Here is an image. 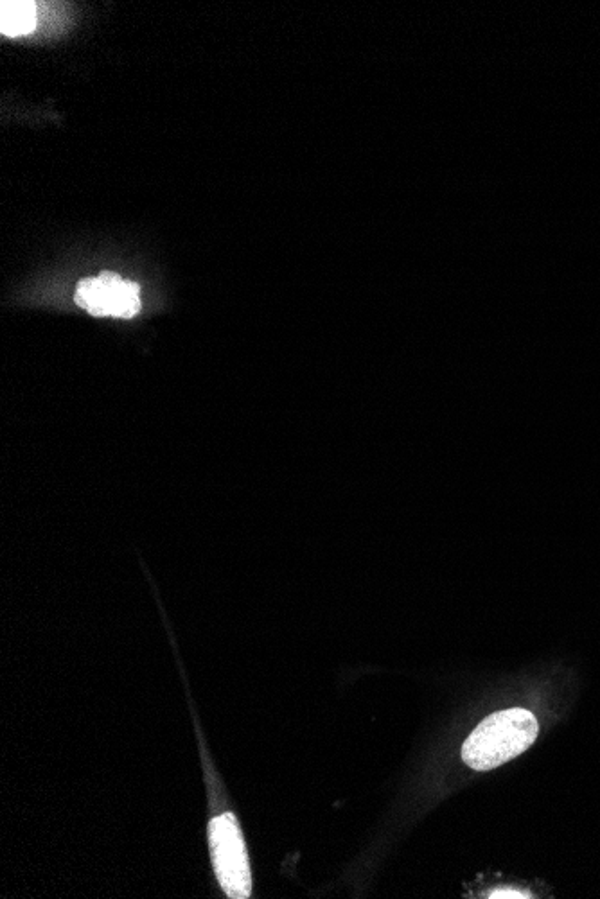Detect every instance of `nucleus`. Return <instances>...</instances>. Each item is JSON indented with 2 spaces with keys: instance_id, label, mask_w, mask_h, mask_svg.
<instances>
[{
  "instance_id": "nucleus-5",
  "label": "nucleus",
  "mask_w": 600,
  "mask_h": 899,
  "mask_svg": "<svg viewBox=\"0 0 600 899\" xmlns=\"http://www.w3.org/2000/svg\"><path fill=\"white\" fill-rule=\"evenodd\" d=\"M491 898H530L527 894H520L516 891H496L493 892Z\"/></svg>"
},
{
  "instance_id": "nucleus-1",
  "label": "nucleus",
  "mask_w": 600,
  "mask_h": 899,
  "mask_svg": "<svg viewBox=\"0 0 600 899\" xmlns=\"http://www.w3.org/2000/svg\"><path fill=\"white\" fill-rule=\"evenodd\" d=\"M539 724L529 709L498 711L477 725L462 745V761L478 772H486L514 760L536 742Z\"/></svg>"
},
{
  "instance_id": "nucleus-4",
  "label": "nucleus",
  "mask_w": 600,
  "mask_h": 899,
  "mask_svg": "<svg viewBox=\"0 0 600 899\" xmlns=\"http://www.w3.org/2000/svg\"><path fill=\"white\" fill-rule=\"evenodd\" d=\"M35 2L26 0H4L0 2V31L9 38L31 35L36 29Z\"/></svg>"
},
{
  "instance_id": "nucleus-3",
  "label": "nucleus",
  "mask_w": 600,
  "mask_h": 899,
  "mask_svg": "<svg viewBox=\"0 0 600 899\" xmlns=\"http://www.w3.org/2000/svg\"><path fill=\"white\" fill-rule=\"evenodd\" d=\"M76 304L92 316H112L130 320L141 311L139 284L119 277L112 271H103L98 277L81 280L74 295Z\"/></svg>"
},
{
  "instance_id": "nucleus-2",
  "label": "nucleus",
  "mask_w": 600,
  "mask_h": 899,
  "mask_svg": "<svg viewBox=\"0 0 600 899\" xmlns=\"http://www.w3.org/2000/svg\"><path fill=\"white\" fill-rule=\"evenodd\" d=\"M209 846L214 874L223 892L229 898H248L252 894L250 858L238 819L232 813L212 817L209 822Z\"/></svg>"
}]
</instances>
